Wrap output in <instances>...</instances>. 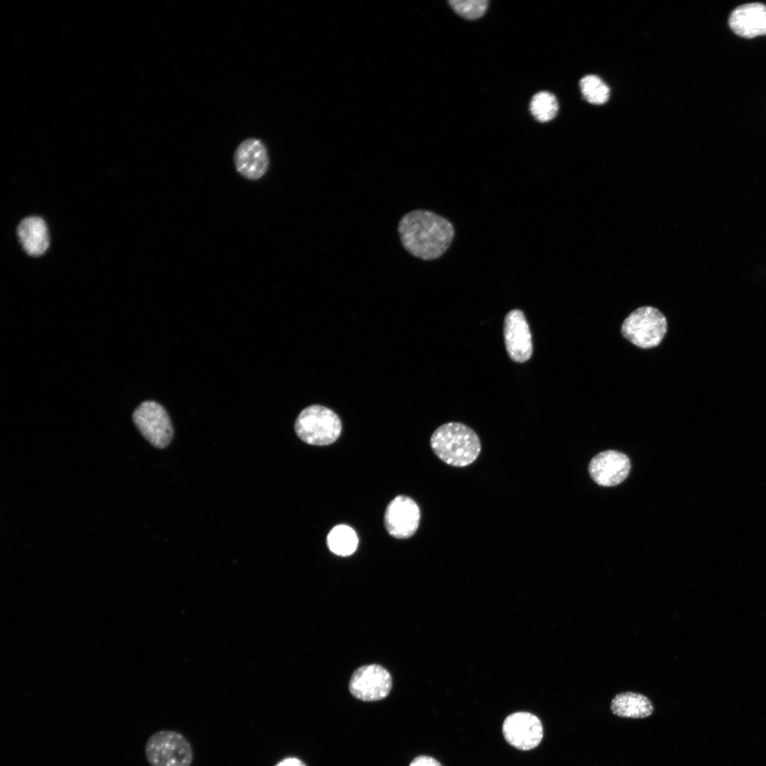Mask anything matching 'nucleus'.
<instances>
[{
  "instance_id": "f257e3e1",
  "label": "nucleus",
  "mask_w": 766,
  "mask_h": 766,
  "mask_svg": "<svg viewBox=\"0 0 766 766\" xmlns=\"http://www.w3.org/2000/svg\"><path fill=\"white\" fill-rule=\"evenodd\" d=\"M398 232L405 250L423 260L443 255L455 235L453 226L448 219L424 209L413 210L403 216L398 224Z\"/></svg>"
},
{
  "instance_id": "f03ea898",
  "label": "nucleus",
  "mask_w": 766,
  "mask_h": 766,
  "mask_svg": "<svg viewBox=\"0 0 766 766\" xmlns=\"http://www.w3.org/2000/svg\"><path fill=\"white\" fill-rule=\"evenodd\" d=\"M430 445L439 459L456 467L472 464L482 449L477 434L460 422H449L440 426L432 434Z\"/></svg>"
},
{
  "instance_id": "7ed1b4c3",
  "label": "nucleus",
  "mask_w": 766,
  "mask_h": 766,
  "mask_svg": "<svg viewBox=\"0 0 766 766\" xmlns=\"http://www.w3.org/2000/svg\"><path fill=\"white\" fill-rule=\"evenodd\" d=\"M294 430L302 441L322 446L331 444L338 438L342 424L338 416L331 409L321 405H311L299 414Z\"/></svg>"
},
{
  "instance_id": "20e7f679",
  "label": "nucleus",
  "mask_w": 766,
  "mask_h": 766,
  "mask_svg": "<svg viewBox=\"0 0 766 766\" xmlns=\"http://www.w3.org/2000/svg\"><path fill=\"white\" fill-rule=\"evenodd\" d=\"M145 756L150 766H191L194 751L190 742L182 733L160 730L147 740Z\"/></svg>"
},
{
  "instance_id": "39448f33",
  "label": "nucleus",
  "mask_w": 766,
  "mask_h": 766,
  "mask_svg": "<svg viewBox=\"0 0 766 766\" xmlns=\"http://www.w3.org/2000/svg\"><path fill=\"white\" fill-rule=\"evenodd\" d=\"M665 316L653 306H642L633 311L621 326L623 336L635 346L649 349L657 346L667 332Z\"/></svg>"
},
{
  "instance_id": "423d86ee",
  "label": "nucleus",
  "mask_w": 766,
  "mask_h": 766,
  "mask_svg": "<svg viewBox=\"0 0 766 766\" xmlns=\"http://www.w3.org/2000/svg\"><path fill=\"white\" fill-rule=\"evenodd\" d=\"M133 421L143 436L154 447H167L173 437V428L166 410L153 401L142 402L133 413Z\"/></svg>"
},
{
  "instance_id": "0eeeda50",
  "label": "nucleus",
  "mask_w": 766,
  "mask_h": 766,
  "mask_svg": "<svg viewBox=\"0 0 766 766\" xmlns=\"http://www.w3.org/2000/svg\"><path fill=\"white\" fill-rule=\"evenodd\" d=\"M392 686L390 673L381 665L372 664L357 668L352 675L349 690L355 698L365 701L383 699Z\"/></svg>"
},
{
  "instance_id": "6e6552de",
  "label": "nucleus",
  "mask_w": 766,
  "mask_h": 766,
  "mask_svg": "<svg viewBox=\"0 0 766 766\" xmlns=\"http://www.w3.org/2000/svg\"><path fill=\"white\" fill-rule=\"evenodd\" d=\"M421 511L416 502L405 495H399L387 505L384 525L387 532L396 538H409L417 531Z\"/></svg>"
},
{
  "instance_id": "1a4fd4ad",
  "label": "nucleus",
  "mask_w": 766,
  "mask_h": 766,
  "mask_svg": "<svg viewBox=\"0 0 766 766\" xmlns=\"http://www.w3.org/2000/svg\"><path fill=\"white\" fill-rule=\"evenodd\" d=\"M502 732L507 743L522 750L537 747L543 736L540 721L528 712H516L508 716L504 721Z\"/></svg>"
},
{
  "instance_id": "9d476101",
  "label": "nucleus",
  "mask_w": 766,
  "mask_h": 766,
  "mask_svg": "<svg viewBox=\"0 0 766 766\" xmlns=\"http://www.w3.org/2000/svg\"><path fill=\"white\" fill-rule=\"evenodd\" d=\"M504 337L509 357L514 362L528 361L533 354L531 333L523 312L514 309L504 318Z\"/></svg>"
},
{
  "instance_id": "9b49d317",
  "label": "nucleus",
  "mask_w": 766,
  "mask_h": 766,
  "mask_svg": "<svg viewBox=\"0 0 766 766\" xmlns=\"http://www.w3.org/2000/svg\"><path fill=\"white\" fill-rule=\"evenodd\" d=\"M588 470L597 484L613 487L626 479L631 470V462L628 456L621 452L605 450L591 460Z\"/></svg>"
},
{
  "instance_id": "f8f14e48",
  "label": "nucleus",
  "mask_w": 766,
  "mask_h": 766,
  "mask_svg": "<svg viewBox=\"0 0 766 766\" xmlns=\"http://www.w3.org/2000/svg\"><path fill=\"white\" fill-rule=\"evenodd\" d=\"M233 162L237 172L252 181L262 177L270 165L265 144L255 138H247L238 145L233 155Z\"/></svg>"
},
{
  "instance_id": "ddd939ff",
  "label": "nucleus",
  "mask_w": 766,
  "mask_h": 766,
  "mask_svg": "<svg viewBox=\"0 0 766 766\" xmlns=\"http://www.w3.org/2000/svg\"><path fill=\"white\" fill-rule=\"evenodd\" d=\"M728 22L733 31L741 37L766 35V6L761 3L740 5L732 11Z\"/></svg>"
},
{
  "instance_id": "4468645a",
  "label": "nucleus",
  "mask_w": 766,
  "mask_h": 766,
  "mask_svg": "<svg viewBox=\"0 0 766 766\" xmlns=\"http://www.w3.org/2000/svg\"><path fill=\"white\" fill-rule=\"evenodd\" d=\"M17 233L23 248L30 255L39 256L49 246L46 224L38 216L24 218L18 226Z\"/></svg>"
},
{
  "instance_id": "2eb2a0df",
  "label": "nucleus",
  "mask_w": 766,
  "mask_h": 766,
  "mask_svg": "<svg viewBox=\"0 0 766 766\" xmlns=\"http://www.w3.org/2000/svg\"><path fill=\"white\" fill-rule=\"evenodd\" d=\"M613 714L625 718H645L651 715L653 706L645 696L632 692L616 694L611 701Z\"/></svg>"
},
{
  "instance_id": "dca6fc26",
  "label": "nucleus",
  "mask_w": 766,
  "mask_h": 766,
  "mask_svg": "<svg viewBox=\"0 0 766 766\" xmlns=\"http://www.w3.org/2000/svg\"><path fill=\"white\" fill-rule=\"evenodd\" d=\"M327 545L335 555L348 556L357 549L358 538L355 531L348 526L338 525L327 535Z\"/></svg>"
},
{
  "instance_id": "f3484780",
  "label": "nucleus",
  "mask_w": 766,
  "mask_h": 766,
  "mask_svg": "<svg viewBox=\"0 0 766 766\" xmlns=\"http://www.w3.org/2000/svg\"><path fill=\"white\" fill-rule=\"evenodd\" d=\"M530 111L538 121L548 122L556 116L558 104L553 94L540 91L533 96L530 103Z\"/></svg>"
},
{
  "instance_id": "a211bd4d",
  "label": "nucleus",
  "mask_w": 766,
  "mask_h": 766,
  "mask_svg": "<svg viewBox=\"0 0 766 766\" xmlns=\"http://www.w3.org/2000/svg\"><path fill=\"white\" fill-rule=\"evenodd\" d=\"M579 86L584 99L594 104H603L609 97V88L599 77L593 74L582 77Z\"/></svg>"
},
{
  "instance_id": "6ab92c4d",
  "label": "nucleus",
  "mask_w": 766,
  "mask_h": 766,
  "mask_svg": "<svg viewBox=\"0 0 766 766\" xmlns=\"http://www.w3.org/2000/svg\"><path fill=\"white\" fill-rule=\"evenodd\" d=\"M449 4L453 10L467 19H477L481 17L488 6L487 0H451Z\"/></svg>"
},
{
  "instance_id": "aec40b11",
  "label": "nucleus",
  "mask_w": 766,
  "mask_h": 766,
  "mask_svg": "<svg viewBox=\"0 0 766 766\" xmlns=\"http://www.w3.org/2000/svg\"><path fill=\"white\" fill-rule=\"evenodd\" d=\"M410 766H442L436 760L428 756H418L410 764Z\"/></svg>"
},
{
  "instance_id": "412c9836",
  "label": "nucleus",
  "mask_w": 766,
  "mask_h": 766,
  "mask_svg": "<svg viewBox=\"0 0 766 766\" xmlns=\"http://www.w3.org/2000/svg\"><path fill=\"white\" fill-rule=\"evenodd\" d=\"M274 766H306L305 764L296 757H287L279 762Z\"/></svg>"
}]
</instances>
